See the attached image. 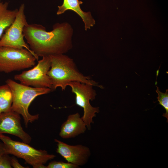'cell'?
Returning <instances> with one entry per match:
<instances>
[{
  "instance_id": "1",
  "label": "cell",
  "mask_w": 168,
  "mask_h": 168,
  "mask_svg": "<svg viewBox=\"0 0 168 168\" xmlns=\"http://www.w3.org/2000/svg\"><path fill=\"white\" fill-rule=\"evenodd\" d=\"M30 49L39 57L63 54L71 47L72 29L69 24L57 23L47 31L37 24H28L23 31Z\"/></svg>"
},
{
  "instance_id": "2",
  "label": "cell",
  "mask_w": 168,
  "mask_h": 168,
  "mask_svg": "<svg viewBox=\"0 0 168 168\" xmlns=\"http://www.w3.org/2000/svg\"><path fill=\"white\" fill-rule=\"evenodd\" d=\"M50 68L47 75L51 80L52 90L60 87L65 90L71 82H78L103 88L89 76L81 73L77 69L73 60L63 54L51 55Z\"/></svg>"
},
{
  "instance_id": "3",
  "label": "cell",
  "mask_w": 168,
  "mask_h": 168,
  "mask_svg": "<svg viewBox=\"0 0 168 168\" xmlns=\"http://www.w3.org/2000/svg\"><path fill=\"white\" fill-rule=\"evenodd\" d=\"M6 83L10 87L12 94V110L22 116L25 126L29 123L37 120L39 115L31 114L29 108L32 102L38 96L47 94L51 90L49 88H37L19 83L11 79H8Z\"/></svg>"
},
{
  "instance_id": "4",
  "label": "cell",
  "mask_w": 168,
  "mask_h": 168,
  "mask_svg": "<svg viewBox=\"0 0 168 168\" xmlns=\"http://www.w3.org/2000/svg\"><path fill=\"white\" fill-rule=\"evenodd\" d=\"M0 139L4 144L7 154L24 160L34 168H46L44 164L56 157L45 150H37L24 142L13 140L2 134H0Z\"/></svg>"
},
{
  "instance_id": "5",
  "label": "cell",
  "mask_w": 168,
  "mask_h": 168,
  "mask_svg": "<svg viewBox=\"0 0 168 168\" xmlns=\"http://www.w3.org/2000/svg\"><path fill=\"white\" fill-rule=\"evenodd\" d=\"M37 60L25 48L0 46V72L9 73L34 66Z\"/></svg>"
},
{
  "instance_id": "6",
  "label": "cell",
  "mask_w": 168,
  "mask_h": 168,
  "mask_svg": "<svg viewBox=\"0 0 168 168\" xmlns=\"http://www.w3.org/2000/svg\"><path fill=\"white\" fill-rule=\"evenodd\" d=\"M68 86L71 87L72 91L75 95L76 105L83 109V114L81 117L87 129L90 130L91 124L94 123L93 118L96 116V114L100 111L99 107L92 106L90 102L95 99L96 95L93 88V86L78 82H70Z\"/></svg>"
},
{
  "instance_id": "7",
  "label": "cell",
  "mask_w": 168,
  "mask_h": 168,
  "mask_svg": "<svg viewBox=\"0 0 168 168\" xmlns=\"http://www.w3.org/2000/svg\"><path fill=\"white\" fill-rule=\"evenodd\" d=\"M25 6L22 4L18 9L15 19L12 24L5 30L0 39V46L17 49L25 48L30 52L37 60L39 57L30 49L24 40V27L28 23L25 13Z\"/></svg>"
},
{
  "instance_id": "8",
  "label": "cell",
  "mask_w": 168,
  "mask_h": 168,
  "mask_svg": "<svg viewBox=\"0 0 168 168\" xmlns=\"http://www.w3.org/2000/svg\"><path fill=\"white\" fill-rule=\"evenodd\" d=\"M50 65L49 56L42 57L32 68L16 75L14 78L25 85L37 88H49L52 90L51 81L47 75Z\"/></svg>"
},
{
  "instance_id": "9",
  "label": "cell",
  "mask_w": 168,
  "mask_h": 168,
  "mask_svg": "<svg viewBox=\"0 0 168 168\" xmlns=\"http://www.w3.org/2000/svg\"><path fill=\"white\" fill-rule=\"evenodd\" d=\"M56 152L67 162L78 167L83 166L88 162L91 155V151L88 147L81 144L70 145L57 139Z\"/></svg>"
},
{
  "instance_id": "10",
  "label": "cell",
  "mask_w": 168,
  "mask_h": 168,
  "mask_svg": "<svg viewBox=\"0 0 168 168\" xmlns=\"http://www.w3.org/2000/svg\"><path fill=\"white\" fill-rule=\"evenodd\" d=\"M3 133L15 136L27 144L32 140L21 126L20 114L12 110L0 114V134Z\"/></svg>"
},
{
  "instance_id": "11",
  "label": "cell",
  "mask_w": 168,
  "mask_h": 168,
  "mask_svg": "<svg viewBox=\"0 0 168 168\" xmlns=\"http://www.w3.org/2000/svg\"><path fill=\"white\" fill-rule=\"evenodd\" d=\"M87 129L86 125L78 113L69 114L61 125L59 134L63 139L75 138L84 133Z\"/></svg>"
},
{
  "instance_id": "12",
  "label": "cell",
  "mask_w": 168,
  "mask_h": 168,
  "mask_svg": "<svg viewBox=\"0 0 168 168\" xmlns=\"http://www.w3.org/2000/svg\"><path fill=\"white\" fill-rule=\"evenodd\" d=\"M82 3L79 0H63L62 5L58 6L57 14H62L68 10L73 11L81 17L84 24L85 29L86 30L94 26L95 21L90 12H86L81 9L80 5Z\"/></svg>"
},
{
  "instance_id": "13",
  "label": "cell",
  "mask_w": 168,
  "mask_h": 168,
  "mask_svg": "<svg viewBox=\"0 0 168 168\" xmlns=\"http://www.w3.org/2000/svg\"><path fill=\"white\" fill-rule=\"evenodd\" d=\"M8 2L0 0V39L3 32L14 22L18 9L10 10L8 9Z\"/></svg>"
},
{
  "instance_id": "14",
  "label": "cell",
  "mask_w": 168,
  "mask_h": 168,
  "mask_svg": "<svg viewBox=\"0 0 168 168\" xmlns=\"http://www.w3.org/2000/svg\"><path fill=\"white\" fill-rule=\"evenodd\" d=\"M13 97L11 90L6 83L0 86V114L12 110Z\"/></svg>"
},
{
  "instance_id": "15",
  "label": "cell",
  "mask_w": 168,
  "mask_h": 168,
  "mask_svg": "<svg viewBox=\"0 0 168 168\" xmlns=\"http://www.w3.org/2000/svg\"><path fill=\"white\" fill-rule=\"evenodd\" d=\"M157 89L156 90L158 95L157 97L160 105L162 106L166 110V112L164 113L163 116L166 117L168 120V90L166 89L165 93L161 91L157 86H156Z\"/></svg>"
},
{
  "instance_id": "16",
  "label": "cell",
  "mask_w": 168,
  "mask_h": 168,
  "mask_svg": "<svg viewBox=\"0 0 168 168\" xmlns=\"http://www.w3.org/2000/svg\"><path fill=\"white\" fill-rule=\"evenodd\" d=\"M79 167L72 163L62 161H53L49 162L46 168H77Z\"/></svg>"
},
{
  "instance_id": "17",
  "label": "cell",
  "mask_w": 168,
  "mask_h": 168,
  "mask_svg": "<svg viewBox=\"0 0 168 168\" xmlns=\"http://www.w3.org/2000/svg\"><path fill=\"white\" fill-rule=\"evenodd\" d=\"M11 157L5 153L0 156V168H12Z\"/></svg>"
},
{
  "instance_id": "18",
  "label": "cell",
  "mask_w": 168,
  "mask_h": 168,
  "mask_svg": "<svg viewBox=\"0 0 168 168\" xmlns=\"http://www.w3.org/2000/svg\"><path fill=\"white\" fill-rule=\"evenodd\" d=\"M11 164L12 166L14 168H27L22 166L14 157H11Z\"/></svg>"
},
{
  "instance_id": "19",
  "label": "cell",
  "mask_w": 168,
  "mask_h": 168,
  "mask_svg": "<svg viewBox=\"0 0 168 168\" xmlns=\"http://www.w3.org/2000/svg\"><path fill=\"white\" fill-rule=\"evenodd\" d=\"M5 153H6V152L4 144L0 142V156Z\"/></svg>"
}]
</instances>
